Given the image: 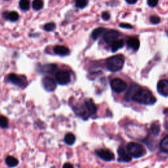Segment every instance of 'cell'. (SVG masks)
Returning a JSON list of instances; mask_svg holds the SVG:
<instances>
[{
  "label": "cell",
  "instance_id": "5b68a950",
  "mask_svg": "<svg viewBox=\"0 0 168 168\" xmlns=\"http://www.w3.org/2000/svg\"><path fill=\"white\" fill-rule=\"evenodd\" d=\"M55 79L60 85H66L70 81V74L66 70H59L55 74Z\"/></svg>",
  "mask_w": 168,
  "mask_h": 168
},
{
  "label": "cell",
  "instance_id": "d590c367",
  "mask_svg": "<svg viewBox=\"0 0 168 168\" xmlns=\"http://www.w3.org/2000/svg\"><path fill=\"white\" fill-rule=\"evenodd\" d=\"M6 1H8V0H6Z\"/></svg>",
  "mask_w": 168,
  "mask_h": 168
},
{
  "label": "cell",
  "instance_id": "ffe728a7",
  "mask_svg": "<svg viewBox=\"0 0 168 168\" xmlns=\"http://www.w3.org/2000/svg\"><path fill=\"white\" fill-rule=\"evenodd\" d=\"M106 30L104 28H98V29H96L93 30V32H92V38L94 39H98L100 36H101L102 34L105 33Z\"/></svg>",
  "mask_w": 168,
  "mask_h": 168
},
{
  "label": "cell",
  "instance_id": "52a82bcc",
  "mask_svg": "<svg viewBox=\"0 0 168 168\" xmlns=\"http://www.w3.org/2000/svg\"><path fill=\"white\" fill-rule=\"evenodd\" d=\"M42 83L44 89L49 92L55 91L56 87H57V83H56L55 79L49 76H46L43 79Z\"/></svg>",
  "mask_w": 168,
  "mask_h": 168
},
{
  "label": "cell",
  "instance_id": "5bb4252c",
  "mask_svg": "<svg viewBox=\"0 0 168 168\" xmlns=\"http://www.w3.org/2000/svg\"><path fill=\"white\" fill-rule=\"evenodd\" d=\"M127 45L134 51H137L139 49L140 46V42L137 38L130 37L127 41Z\"/></svg>",
  "mask_w": 168,
  "mask_h": 168
},
{
  "label": "cell",
  "instance_id": "7402d4cb",
  "mask_svg": "<svg viewBox=\"0 0 168 168\" xmlns=\"http://www.w3.org/2000/svg\"><path fill=\"white\" fill-rule=\"evenodd\" d=\"M160 146L163 152L168 153V135L162 139L160 144Z\"/></svg>",
  "mask_w": 168,
  "mask_h": 168
},
{
  "label": "cell",
  "instance_id": "f1b7e54d",
  "mask_svg": "<svg viewBox=\"0 0 168 168\" xmlns=\"http://www.w3.org/2000/svg\"><path fill=\"white\" fill-rule=\"evenodd\" d=\"M55 27H56V25L55 23L49 22L46 24V25L44 26V30L47 32H51L55 29Z\"/></svg>",
  "mask_w": 168,
  "mask_h": 168
},
{
  "label": "cell",
  "instance_id": "cb8c5ba5",
  "mask_svg": "<svg viewBox=\"0 0 168 168\" xmlns=\"http://www.w3.org/2000/svg\"><path fill=\"white\" fill-rule=\"evenodd\" d=\"M19 7L23 11L29 10L30 2L29 0H21L19 2Z\"/></svg>",
  "mask_w": 168,
  "mask_h": 168
},
{
  "label": "cell",
  "instance_id": "4fadbf2b",
  "mask_svg": "<svg viewBox=\"0 0 168 168\" xmlns=\"http://www.w3.org/2000/svg\"><path fill=\"white\" fill-rule=\"evenodd\" d=\"M85 106L90 114H95L96 112H97V107H96L95 104L94 103L93 100L91 99L86 100Z\"/></svg>",
  "mask_w": 168,
  "mask_h": 168
},
{
  "label": "cell",
  "instance_id": "d6986e66",
  "mask_svg": "<svg viewBox=\"0 0 168 168\" xmlns=\"http://www.w3.org/2000/svg\"><path fill=\"white\" fill-rule=\"evenodd\" d=\"M4 15H5V18L7 19H9L11 21H17L19 18V15L18 13L15 11H11L9 12V13H4Z\"/></svg>",
  "mask_w": 168,
  "mask_h": 168
},
{
  "label": "cell",
  "instance_id": "3957f363",
  "mask_svg": "<svg viewBox=\"0 0 168 168\" xmlns=\"http://www.w3.org/2000/svg\"><path fill=\"white\" fill-rule=\"evenodd\" d=\"M127 151L131 157L135 158H141L146 153V150L143 145L134 142L127 144Z\"/></svg>",
  "mask_w": 168,
  "mask_h": 168
},
{
  "label": "cell",
  "instance_id": "836d02e7",
  "mask_svg": "<svg viewBox=\"0 0 168 168\" xmlns=\"http://www.w3.org/2000/svg\"><path fill=\"white\" fill-rule=\"evenodd\" d=\"M62 168H74V166L70 163H66L64 164Z\"/></svg>",
  "mask_w": 168,
  "mask_h": 168
},
{
  "label": "cell",
  "instance_id": "4dcf8cb0",
  "mask_svg": "<svg viewBox=\"0 0 168 168\" xmlns=\"http://www.w3.org/2000/svg\"><path fill=\"white\" fill-rule=\"evenodd\" d=\"M147 3L150 7H154L158 5V0H147Z\"/></svg>",
  "mask_w": 168,
  "mask_h": 168
},
{
  "label": "cell",
  "instance_id": "6da1fadb",
  "mask_svg": "<svg viewBox=\"0 0 168 168\" xmlns=\"http://www.w3.org/2000/svg\"><path fill=\"white\" fill-rule=\"evenodd\" d=\"M131 100L138 103L146 105H153L156 101V99L149 90L143 89L141 87H140L135 92L133 97H132Z\"/></svg>",
  "mask_w": 168,
  "mask_h": 168
},
{
  "label": "cell",
  "instance_id": "603a6c76",
  "mask_svg": "<svg viewBox=\"0 0 168 168\" xmlns=\"http://www.w3.org/2000/svg\"><path fill=\"white\" fill-rule=\"evenodd\" d=\"M151 133L154 135H158L160 131V126L158 122H154L151 125Z\"/></svg>",
  "mask_w": 168,
  "mask_h": 168
},
{
  "label": "cell",
  "instance_id": "d6a6232c",
  "mask_svg": "<svg viewBox=\"0 0 168 168\" xmlns=\"http://www.w3.org/2000/svg\"><path fill=\"white\" fill-rule=\"evenodd\" d=\"M102 17L104 20H105V21H107V20H109L110 18V14L109 12L105 11L103 12L102 14Z\"/></svg>",
  "mask_w": 168,
  "mask_h": 168
},
{
  "label": "cell",
  "instance_id": "2e32d148",
  "mask_svg": "<svg viewBox=\"0 0 168 168\" xmlns=\"http://www.w3.org/2000/svg\"><path fill=\"white\" fill-rule=\"evenodd\" d=\"M57 65L54 64H49V65H45L42 67V72L43 73L51 74L54 73L57 70Z\"/></svg>",
  "mask_w": 168,
  "mask_h": 168
},
{
  "label": "cell",
  "instance_id": "8992f818",
  "mask_svg": "<svg viewBox=\"0 0 168 168\" xmlns=\"http://www.w3.org/2000/svg\"><path fill=\"white\" fill-rule=\"evenodd\" d=\"M98 156L106 162L113 161L114 159V154L109 149H101L95 151Z\"/></svg>",
  "mask_w": 168,
  "mask_h": 168
},
{
  "label": "cell",
  "instance_id": "e575fe53",
  "mask_svg": "<svg viewBox=\"0 0 168 168\" xmlns=\"http://www.w3.org/2000/svg\"><path fill=\"white\" fill-rule=\"evenodd\" d=\"M126 2L129 4H135L137 2V0H126Z\"/></svg>",
  "mask_w": 168,
  "mask_h": 168
},
{
  "label": "cell",
  "instance_id": "9c48e42d",
  "mask_svg": "<svg viewBox=\"0 0 168 168\" xmlns=\"http://www.w3.org/2000/svg\"><path fill=\"white\" fill-rule=\"evenodd\" d=\"M8 79L9 81L13 83L14 85H16L19 87H22L25 85V83L26 82L25 77L21 76L15 74H11L8 76Z\"/></svg>",
  "mask_w": 168,
  "mask_h": 168
},
{
  "label": "cell",
  "instance_id": "ac0fdd59",
  "mask_svg": "<svg viewBox=\"0 0 168 168\" xmlns=\"http://www.w3.org/2000/svg\"><path fill=\"white\" fill-rule=\"evenodd\" d=\"M124 45V42L123 40L120 39V40H116L111 45V49L112 51L114 53V52H116L118 49H121Z\"/></svg>",
  "mask_w": 168,
  "mask_h": 168
},
{
  "label": "cell",
  "instance_id": "4316f807",
  "mask_svg": "<svg viewBox=\"0 0 168 168\" xmlns=\"http://www.w3.org/2000/svg\"><path fill=\"white\" fill-rule=\"evenodd\" d=\"M8 126H9L8 119L3 116H0V127L5 129L8 127Z\"/></svg>",
  "mask_w": 168,
  "mask_h": 168
},
{
  "label": "cell",
  "instance_id": "7a4b0ae2",
  "mask_svg": "<svg viewBox=\"0 0 168 168\" xmlns=\"http://www.w3.org/2000/svg\"><path fill=\"white\" fill-rule=\"evenodd\" d=\"M124 57L122 55H116L108 59L106 61L107 69L110 72H118L123 69Z\"/></svg>",
  "mask_w": 168,
  "mask_h": 168
},
{
  "label": "cell",
  "instance_id": "277c9868",
  "mask_svg": "<svg viewBox=\"0 0 168 168\" xmlns=\"http://www.w3.org/2000/svg\"><path fill=\"white\" fill-rule=\"evenodd\" d=\"M112 89L117 93H120L124 91L127 87L126 82L120 78H114L110 82Z\"/></svg>",
  "mask_w": 168,
  "mask_h": 168
},
{
  "label": "cell",
  "instance_id": "1f68e13d",
  "mask_svg": "<svg viewBox=\"0 0 168 168\" xmlns=\"http://www.w3.org/2000/svg\"><path fill=\"white\" fill-rule=\"evenodd\" d=\"M119 26L121 28H123V29H133V26L130 25L129 24H126V23H121L119 25Z\"/></svg>",
  "mask_w": 168,
  "mask_h": 168
},
{
  "label": "cell",
  "instance_id": "7c38bea8",
  "mask_svg": "<svg viewBox=\"0 0 168 168\" xmlns=\"http://www.w3.org/2000/svg\"><path fill=\"white\" fill-rule=\"evenodd\" d=\"M140 87H140L138 85H137V84H133V85H131V87H129V89H128L127 92L125 95V100H126V101H131L132 97H133L135 92L137 91Z\"/></svg>",
  "mask_w": 168,
  "mask_h": 168
},
{
  "label": "cell",
  "instance_id": "83f0119b",
  "mask_svg": "<svg viewBox=\"0 0 168 168\" xmlns=\"http://www.w3.org/2000/svg\"><path fill=\"white\" fill-rule=\"evenodd\" d=\"M87 0H76V6L79 9H83L87 5Z\"/></svg>",
  "mask_w": 168,
  "mask_h": 168
},
{
  "label": "cell",
  "instance_id": "8fae6325",
  "mask_svg": "<svg viewBox=\"0 0 168 168\" xmlns=\"http://www.w3.org/2000/svg\"><path fill=\"white\" fill-rule=\"evenodd\" d=\"M157 90L158 93L164 97L168 96V80L162 79L157 85Z\"/></svg>",
  "mask_w": 168,
  "mask_h": 168
},
{
  "label": "cell",
  "instance_id": "9a60e30c",
  "mask_svg": "<svg viewBox=\"0 0 168 168\" xmlns=\"http://www.w3.org/2000/svg\"><path fill=\"white\" fill-rule=\"evenodd\" d=\"M53 51L55 54L61 56H66L70 53L69 48L62 45H56L54 47Z\"/></svg>",
  "mask_w": 168,
  "mask_h": 168
},
{
  "label": "cell",
  "instance_id": "44dd1931",
  "mask_svg": "<svg viewBox=\"0 0 168 168\" xmlns=\"http://www.w3.org/2000/svg\"><path fill=\"white\" fill-rule=\"evenodd\" d=\"M64 140H65V142L66 145H72L76 141V137L73 133H69L65 135V139Z\"/></svg>",
  "mask_w": 168,
  "mask_h": 168
},
{
  "label": "cell",
  "instance_id": "30bf717a",
  "mask_svg": "<svg viewBox=\"0 0 168 168\" xmlns=\"http://www.w3.org/2000/svg\"><path fill=\"white\" fill-rule=\"evenodd\" d=\"M118 161L119 162H129L131 161V156L123 146H119L118 148Z\"/></svg>",
  "mask_w": 168,
  "mask_h": 168
},
{
  "label": "cell",
  "instance_id": "d4e9b609",
  "mask_svg": "<svg viewBox=\"0 0 168 168\" xmlns=\"http://www.w3.org/2000/svg\"><path fill=\"white\" fill-rule=\"evenodd\" d=\"M43 7L42 0H34L32 2V7L35 10H40Z\"/></svg>",
  "mask_w": 168,
  "mask_h": 168
},
{
  "label": "cell",
  "instance_id": "484cf974",
  "mask_svg": "<svg viewBox=\"0 0 168 168\" xmlns=\"http://www.w3.org/2000/svg\"><path fill=\"white\" fill-rule=\"evenodd\" d=\"M74 110L75 113L77 115L80 116H83L86 114L85 109H84V108L82 105L76 106L75 108H74Z\"/></svg>",
  "mask_w": 168,
  "mask_h": 168
},
{
  "label": "cell",
  "instance_id": "e0dca14e",
  "mask_svg": "<svg viewBox=\"0 0 168 168\" xmlns=\"http://www.w3.org/2000/svg\"><path fill=\"white\" fill-rule=\"evenodd\" d=\"M5 163L9 167H14L17 166L18 164V160L11 156H9L5 159Z\"/></svg>",
  "mask_w": 168,
  "mask_h": 168
},
{
  "label": "cell",
  "instance_id": "f546056e",
  "mask_svg": "<svg viewBox=\"0 0 168 168\" xmlns=\"http://www.w3.org/2000/svg\"><path fill=\"white\" fill-rule=\"evenodd\" d=\"M150 18V21L152 23L154 24V25H156V24H158L160 22V18L157 16H152V17Z\"/></svg>",
  "mask_w": 168,
  "mask_h": 168
},
{
  "label": "cell",
  "instance_id": "ba28073f",
  "mask_svg": "<svg viewBox=\"0 0 168 168\" xmlns=\"http://www.w3.org/2000/svg\"><path fill=\"white\" fill-rule=\"evenodd\" d=\"M119 34L118 31L114 30H109L106 31L105 34H104V41L107 43H110L112 42H114L116 39L119 37Z\"/></svg>",
  "mask_w": 168,
  "mask_h": 168
}]
</instances>
